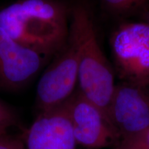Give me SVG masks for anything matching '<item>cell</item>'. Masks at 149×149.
<instances>
[{
	"label": "cell",
	"instance_id": "15",
	"mask_svg": "<svg viewBox=\"0 0 149 149\" xmlns=\"http://www.w3.org/2000/svg\"><path fill=\"white\" fill-rule=\"evenodd\" d=\"M148 25H149V22H148Z\"/></svg>",
	"mask_w": 149,
	"mask_h": 149
},
{
	"label": "cell",
	"instance_id": "16",
	"mask_svg": "<svg viewBox=\"0 0 149 149\" xmlns=\"http://www.w3.org/2000/svg\"><path fill=\"white\" fill-rule=\"evenodd\" d=\"M115 149H117V148H115Z\"/></svg>",
	"mask_w": 149,
	"mask_h": 149
},
{
	"label": "cell",
	"instance_id": "12",
	"mask_svg": "<svg viewBox=\"0 0 149 149\" xmlns=\"http://www.w3.org/2000/svg\"><path fill=\"white\" fill-rule=\"evenodd\" d=\"M117 149H149L143 137H139L136 138L121 141L117 146Z\"/></svg>",
	"mask_w": 149,
	"mask_h": 149
},
{
	"label": "cell",
	"instance_id": "3",
	"mask_svg": "<svg viewBox=\"0 0 149 149\" xmlns=\"http://www.w3.org/2000/svg\"><path fill=\"white\" fill-rule=\"evenodd\" d=\"M115 65L126 83L137 86L149 85V25L123 24L111 39Z\"/></svg>",
	"mask_w": 149,
	"mask_h": 149
},
{
	"label": "cell",
	"instance_id": "7",
	"mask_svg": "<svg viewBox=\"0 0 149 149\" xmlns=\"http://www.w3.org/2000/svg\"><path fill=\"white\" fill-rule=\"evenodd\" d=\"M45 57L20 45L0 28V90L15 91L38 73Z\"/></svg>",
	"mask_w": 149,
	"mask_h": 149
},
{
	"label": "cell",
	"instance_id": "8",
	"mask_svg": "<svg viewBox=\"0 0 149 149\" xmlns=\"http://www.w3.org/2000/svg\"><path fill=\"white\" fill-rule=\"evenodd\" d=\"M24 141L26 149H76L65 103L38 113L25 133Z\"/></svg>",
	"mask_w": 149,
	"mask_h": 149
},
{
	"label": "cell",
	"instance_id": "4",
	"mask_svg": "<svg viewBox=\"0 0 149 149\" xmlns=\"http://www.w3.org/2000/svg\"><path fill=\"white\" fill-rule=\"evenodd\" d=\"M77 145L99 149L120 144L121 137L107 116L79 91L65 102Z\"/></svg>",
	"mask_w": 149,
	"mask_h": 149
},
{
	"label": "cell",
	"instance_id": "11",
	"mask_svg": "<svg viewBox=\"0 0 149 149\" xmlns=\"http://www.w3.org/2000/svg\"><path fill=\"white\" fill-rule=\"evenodd\" d=\"M0 149H26L24 139L21 137L8 135V134L0 137Z\"/></svg>",
	"mask_w": 149,
	"mask_h": 149
},
{
	"label": "cell",
	"instance_id": "1",
	"mask_svg": "<svg viewBox=\"0 0 149 149\" xmlns=\"http://www.w3.org/2000/svg\"><path fill=\"white\" fill-rule=\"evenodd\" d=\"M0 28L45 58L59 53L69 35L66 10L51 0H22L1 9Z\"/></svg>",
	"mask_w": 149,
	"mask_h": 149
},
{
	"label": "cell",
	"instance_id": "6",
	"mask_svg": "<svg viewBox=\"0 0 149 149\" xmlns=\"http://www.w3.org/2000/svg\"><path fill=\"white\" fill-rule=\"evenodd\" d=\"M108 117L121 141L139 137L149 130V91L128 83L115 86Z\"/></svg>",
	"mask_w": 149,
	"mask_h": 149
},
{
	"label": "cell",
	"instance_id": "13",
	"mask_svg": "<svg viewBox=\"0 0 149 149\" xmlns=\"http://www.w3.org/2000/svg\"><path fill=\"white\" fill-rule=\"evenodd\" d=\"M140 137H141V136H140ZM141 137H143V139H144V140L145 142H146L147 146L149 147V130L146 132V133L144 134V135L141 136Z\"/></svg>",
	"mask_w": 149,
	"mask_h": 149
},
{
	"label": "cell",
	"instance_id": "10",
	"mask_svg": "<svg viewBox=\"0 0 149 149\" xmlns=\"http://www.w3.org/2000/svg\"><path fill=\"white\" fill-rule=\"evenodd\" d=\"M18 125L19 119L15 112L0 100V127L8 129Z\"/></svg>",
	"mask_w": 149,
	"mask_h": 149
},
{
	"label": "cell",
	"instance_id": "5",
	"mask_svg": "<svg viewBox=\"0 0 149 149\" xmlns=\"http://www.w3.org/2000/svg\"><path fill=\"white\" fill-rule=\"evenodd\" d=\"M57 55L37 85L36 106L38 113L64 104L73 95L78 83L77 56L69 40Z\"/></svg>",
	"mask_w": 149,
	"mask_h": 149
},
{
	"label": "cell",
	"instance_id": "2",
	"mask_svg": "<svg viewBox=\"0 0 149 149\" xmlns=\"http://www.w3.org/2000/svg\"><path fill=\"white\" fill-rule=\"evenodd\" d=\"M68 40L77 56L79 93L109 119L108 111L115 88L114 74L99 44L90 13L84 6L72 8Z\"/></svg>",
	"mask_w": 149,
	"mask_h": 149
},
{
	"label": "cell",
	"instance_id": "14",
	"mask_svg": "<svg viewBox=\"0 0 149 149\" xmlns=\"http://www.w3.org/2000/svg\"><path fill=\"white\" fill-rule=\"evenodd\" d=\"M7 130H8V128L0 127V137H1V136L6 135V134L7 133Z\"/></svg>",
	"mask_w": 149,
	"mask_h": 149
},
{
	"label": "cell",
	"instance_id": "9",
	"mask_svg": "<svg viewBox=\"0 0 149 149\" xmlns=\"http://www.w3.org/2000/svg\"><path fill=\"white\" fill-rule=\"evenodd\" d=\"M106 6L118 13H126L139 8L149 0H101Z\"/></svg>",
	"mask_w": 149,
	"mask_h": 149
}]
</instances>
